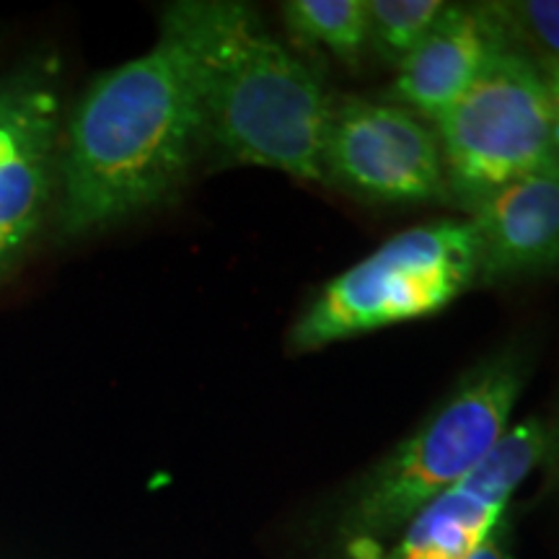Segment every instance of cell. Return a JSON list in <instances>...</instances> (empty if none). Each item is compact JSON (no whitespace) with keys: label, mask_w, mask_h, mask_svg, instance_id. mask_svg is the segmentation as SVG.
Here are the masks:
<instances>
[{"label":"cell","mask_w":559,"mask_h":559,"mask_svg":"<svg viewBox=\"0 0 559 559\" xmlns=\"http://www.w3.org/2000/svg\"><path fill=\"white\" fill-rule=\"evenodd\" d=\"M205 151L198 58L169 13L156 45L96 75L66 115L55 234L86 239L160 205Z\"/></svg>","instance_id":"obj_1"},{"label":"cell","mask_w":559,"mask_h":559,"mask_svg":"<svg viewBox=\"0 0 559 559\" xmlns=\"http://www.w3.org/2000/svg\"><path fill=\"white\" fill-rule=\"evenodd\" d=\"M164 11L198 58L205 151L228 166L324 181L321 148L334 99L317 70L239 0H179Z\"/></svg>","instance_id":"obj_2"},{"label":"cell","mask_w":559,"mask_h":559,"mask_svg":"<svg viewBox=\"0 0 559 559\" xmlns=\"http://www.w3.org/2000/svg\"><path fill=\"white\" fill-rule=\"evenodd\" d=\"M526 381L519 347L498 349L360 481L342 515L340 536L355 559H379L383 547L432 500L464 481L510 430Z\"/></svg>","instance_id":"obj_3"},{"label":"cell","mask_w":559,"mask_h":559,"mask_svg":"<svg viewBox=\"0 0 559 559\" xmlns=\"http://www.w3.org/2000/svg\"><path fill=\"white\" fill-rule=\"evenodd\" d=\"M472 221H436L394 234L321 285L288 334L290 353H317L360 334L428 319L477 285Z\"/></svg>","instance_id":"obj_4"},{"label":"cell","mask_w":559,"mask_h":559,"mask_svg":"<svg viewBox=\"0 0 559 559\" xmlns=\"http://www.w3.org/2000/svg\"><path fill=\"white\" fill-rule=\"evenodd\" d=\"M449 202L472 215L489 194L557 158L542 68L500 47L479 79L432 124Z\"/></svg>","instance_id":"obj_5"},{"label":"cell","mask_w":559,"mask_h":559,"mask_svg":"<svg viewBox=\"0 0 559 559\" xmlns=\"http://www.w3.org/2000/svg\"><path fill=\"white\" fill-rule=\"evenodd\" d=\"M62 124L60 62L34 52L0 79V283L52 221Z\"/></svg>","instance_id":"obj_6"},{"label":"cell","mask_w":559,"mask_h":559,"mask_svg":"<svg viewBox=\"0 0 559 559\" xmlns=\"http://www.w3.org/2000/svg\"><path fill=\"white\" fill-rule=\"evenodd\" d=\"M321 169L342 190L383 205L449 202L438 132L400 104L334 102Z\"/></svg>","instance_id":"obj_7"},{"label":"cell","mask_w":559,"mask_h":559,"mask_svg":"<svg viewBox=\"0 0 559 559\" xmlns=\"http://www.w3.org/2000/svg\"><path fill=\"white\" fill-rule=\"evenodd\" d=\"M551 443L539 417L510 425L464 481L425 506L379 559H469L502 523L508 502Z\"/></svg>","instance_id":"obj_8"},{"label":"cell","mask_w":559,"mask_h":559,"mask_svg":"<svg viewBox=\"0 0 559 559\" xmlns=\"http://www.w3.org/2000/svg\"><path fill=\"white\" fill-rule=\"evenodd\" d=\"M469 221L477 236V285L559 267V158L500 187Z\"/></svg>","instance_id":"obj_9"},{"label":"cell","mask_w":559,"mask_h":559,"mask_svg":"<svg viewBox=\"0 0 559 559\" xmlns=\"http://www.w3.org/2000/svg\"><path fill=\"white\" fill-rule=\"evenodd\" d=\"M500 47L508 45L485 3H445L417 50L396 68L386 102L436 124L469 91Z\"/></svg>","instance_id":"obj_10"},{"label":"cell","mask_w":559,"mask_h":559,"mask_svg":"<svg viewBox=\"0 0 559 559\" xmlns=\"http://www.w3.org/2000/svg\"><path fill=\"white\" fill-rule=\"evenodd\" d=\"M283 21L293 39L324 47L347 66L368 47V0H288Z\"/></svg>","instance_id":"obj_11"},{"label":"cell","mask_w":559,"mask_h":559,"mask_svg":"<svg viewBox=\"0 0 559 559\" xmlns=\"http://www.w3.org/2000/svg\"><path fill=\"white\" fill-rule=\"evenodd\" d=\"M443 0H368V47L400 68L432 29Z\"/></svg>","instance_id":"obj_12"},{"label":"cell","mask_w":559,"mask_h":559,"mask_svg":"<svg viewBox=\"0 0 559 559\" xmlns=\"http://www.w3.org/2000/svg\"><path fill=\"white\" fill-rule=\"evenodd\" d=\"M510 50L536 66H559V0H495L485 3Z\"/></svg>","instance_id":"obj_13"},{"label":"cell","mask_w":559,"mask_h":559,"mask_svg":"<svg viewBox=\"0 0 559 559\" xmlns=\"http://www.w3.org/2000/svg\"><path fill=\"white\" fill-rule=\"evenodd\" d=\"M469 559H513L510 557V547H508V536H506V526H500L487 536L485 544L474 551Z\"/></svg>","instance_id":"obj_14"},{"label":"cell","mask_w":559,"mask_h":559,"mask_svg":"<svg viewBox=\"0 0 559 559\" xmlns=\"http://www.w3.org/2000/svg\"><path fill=\"white\" fill-rule=\"evenodd\" d=\"M547 81L549 104H551V132H555V148L559 158V66H539Z\"/></svg>","instance_id":"obj_15"}]
</instances>
